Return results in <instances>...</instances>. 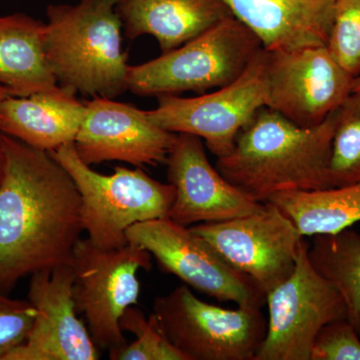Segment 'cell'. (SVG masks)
Wrapping results in <instances>:
<instances>
[{
	"instance_id": "603a6c76",
	"label": "cell",
	"mask_w": 360,
	"mask_h": 360,
	"mask_svg": "<svg viewBox=\"0 0 360 360\" xmlns=\"http://www.w3.org/2000/svg\"><path fill=\"white\" fill-rule=\"evenodd\" d=\"M123 331L135 335L134 341L108 352L112 360H186L168 340L155 315L148 319L139 307L132 305L120 319Z\"/></svg>"
},
{
	"instance_id": "9c48e42d",
	"label": "cell",
	"mask_w": 360,
	"mask_h": 360,
	"mask_svg": "<svg viewBox=\"0 0 360 360\" xmlns=\"http://www.w3.org/2000/svg\"><path fill=\"white\" fill-rule=\"evenodd\" d=\"M264 56L262 49L236 80L214 91L158 97L149 118L167 131L200 137L217 158L229 155L241 130L266 106Z\"/></svg>"
},
{
	"instance_id": "30bf717a",
	"label": "cell",
	"mask_w": 360,
	"mask_h": 360,
	"mask_svg": "<svg viewBox=\"0 0 360 360\" xmlns=\"http://www.w3.org/2000/svg\"><path fill=\"white\" fill-rule=\"evenodd\" d=\"M264 51L266 108L298 127L321 124L352 94L354 77L326 45Z\"/></svg>"
},
{
	"instance_id": "d6986e66",
	"label": "cell",
	"mask_w": 360,
	"mask_h": 360,
	"mask_svg": "<svg viewBox=\"0 0 360 360\" xmlns=\"http://www.w3.org/2000/svg\"><path fill=\"white\" fill-rule=\"evenodd\" d=\"M46 23L25 13L0 16V86L28 96L58 86L44 51Z\"/></svg>"
},
{
	"instance_id": "ac0fdd59",
	"label": "cell",
	"mask_w": 360,
	"mask_h": 360,
	"mask_svg": "<svg viewBox=\"0 0 360 360\" xmlns=\"http://www.w3.org/2000/svg\"><path fill=\"white\" fill-rule=\"evenodd\" d=\"M85 110V103L59 85L32 96H8L0 104V129L27 146L51 153L75 142Z\"/></svg>"
},
{
	"instance_id": "8fae6325",
	"label": "cell",
	"mask_w": 360,
	"mask_h": 360,
	"mask_svg": "<svg viewBox=\"0 0 360 360\" xmlns=\"http://www.w3.org/2000/svg\"><path fill=\"white\" fill-rule=\"evenodd\" d=\"M127 241L141 246L167 274L219 302L262 307L265 295L250 278L234 269L191 227L168 217L132 225Z\"/></svg>"
},
{
	"instance_id": "8992f818",
	"label": "cell",
	"mask_w": 360,
	"mask_h": 360,
	"mask_svg": "<svg viewBox=\"0 0 360 360\" xmlns=\"http://www.w3.org/2000/svg\"><path fill=\"white\" fill-rule=\"evenodd\" d=\"M153 314L186 360H255L266 335L262 307L224 309L200 300L186 284L156 297Z\"/></svg>"
},
{
	"instance_id": "ffe728a7",
	"label": "cell",
	"mask_w": 360,
	"mask_h": 360,
	"mask_svg": "<svg viewBox=\"0 0 360 360\" xmlns=\"http://www.w3.org/2000/svg\"><path fill=\"white\" fill-rule=\"evenodd\" d=\"M266 202L290 217L302 238L335 234L360 222V181L317 191H285Z\"/></svg>"
},
{
	"instance_id": "ba28073f",
	"label": "cell",
	"mask_w": 360,
	"mask_h": 360,
	"mask_svg": "<svg viewBox=\"0 0 360 360\" xmlns=\"http://www.w3.org/2000/svg\"><path fill=\"white\" fill-rule=\"evenodd\" d=\"M302 239L292 274L265 296L266 335L255 360H310L321 329L347 319L342 298L314 269Z\"/></svg>"
},
{
	"instance_id": "5b68a950",
	"label": "cell",
	"mask_w": 360,
	"mask_h": 360,
	"mask_svg": "<svg viewBox=\"0 0 360 360\" xmlns=\"http://www.w3.org/2000/svg\"><path fill=\"white\" fill-rule=\"evenodd\" d=\"M264 49L234 16L142 65L129 66L127 90L142 96L205 94L231 84Z\"/></svg>"
},
{
	"instance_id": "83f0119b",
	"label": "cell",
	"mask_w": 360,
	"mask_h": 360,
	"mask_svg": "<svg viewBox=\"0 0 360 360\" xmlns=\"http://www.w3.org/2000/svg\"><path fill=\"white\" fill-rule=\"evenodd\" d=\"M352 92H357V94H360V77L355 78Z\"/></svg>"
},
{
	"instance_id": "2e32d148",
	"label": "cell",
	"mask_w": 360,
	"mask_h": 360,
	"mask_svg": "<svg viewBox=\"0 0 360 360\" xmlns=\"http://www.w3.org/2000/svg\"><path fill=\"white\" fill-rule=\"evenodd\" d=\"M266 51L326 45L336 0H224Z\"/></svg>"
},
{
	"instance_id": "44dd1931",
	"label": "cell",
	"mask_w": 360,
	"mask_h": 360,
	"mask_svg": "<svg viewBox=\"0 0 360 360\" xmlns=\"http://www.w3.org/2000/svg\"><path fill=\"white\" fill-rule=\"evenodd\" d=\"M312 238L310 262L340 292L347 319L360 336V233L347 229Z\"/></svg>"
},
{
	"instance_id": "277c9868",
	"label": "cell",
	"mask_w": 360,
	"mask_h": 360,
	"mask_svg": "<svg viewBox=\"0 0 360 360\" xmlns=\"http://www.w3.org/2000/svg\"><path fill=\"white\" fill-rule=\"evenodd\" d=\"M51 155L65 168L82 198V221L90 241L103 250L129 243L132 225L165 219L175 198L172 184H162L141 168L117 167L110 175L98 174L77 155L75 142Z\"/></svg>"
},
{
	"instance_id": "7c38bea8",
	"label": "cell",
	"mask_w": 360,
	"mask_h": 360,
	"mask_svg": "<svg viewBox=\"0 0 360 360\" xmlns=\"http://www.w3.org/2000/svg\"><path fill=\"white\" fill-rule=\"evenodd\" d=\"M191 229L227 264L250 277L265 296L292 274L304 238L292 220L271 202L245 217Z\"/></svg>"
},
{
	"instance_id": "3957f363",
	"label": "cell",
	"mask_w": 360,
	"mask_h": 360,
	"mask_svg": "<svg viewBox=\"0 0 360 360\" xmlns=\"http://www.w3.org/2000/svg\"><path fill=\"white\" fill-rule=\"evenodd\" d=\"M118 0H80L46 9L44 51L59 86L73 94L115 98L127 90Z\"/></svg>"
},
{
	"instance_id": "4316f807",
	"label": "cell",
	"mask_w": 360,
	"mask_h": 360,
	"mask_svg": "<svg viewBox=\"0 0 360 360\" xmlns=\"http://www.w3.org/2000/svg\"><path fill=\"white\" fill-rule=\"evenodd\" d=\"M8 96L9 94L7 92V90L4 89V87L0 86V104H1L2 101ZM4 132H2L1 129H0V184H1L2 179H4V167H6V155H4Z\"/></svg>"
},
{
	"instance_id": "5bb4252c",
	"label": "cell",
	"mask_w": 360,
	"mask_h": 360,
	"mask_svg": "<svg viewBox=\"0 0 360 360\" xmlns=\"http://www.w3.org/2000/svg\"><path fill=\"white\" fill-rule=\"evenodd\" d=\"M75 146L87 165L122 161L136 167L165 163L176 134L161 129L148 111L106 97H94Z\"/></svg>"
},
{
	"instance_id": "cb8c5ba5",
	"label": "cell",
	"mask_w": 360,
	"mask_h": 360,
	"mask_svg": "<svg viewBox=\"0 0 360 360\" xmlns=\"http://www.w3.org/2000/svg\"><path fill=\"white\" fill-rule=\"evenodd\" d=\"M326 46L354 79L360 77V0H336Z\"/></svg>"
},
{
	"instance_id": "6da1fadb",
	"label": "cell",
	"mask_w": 360,
	"mask_h": 360,
	"mask_svg": "<svg viewBox=\"0 0 360 360\" xmlns=\"http://www.w3.org/2000/svg\"><path fill=\"white\" fill-rule=\"evenodd\" d=\"M0 184V290L23 277L71 264L84 231L82 198L65 168L47 151L4 135Z\"/></svg>"
},
{
	"instance_id": "4fadbf2b",
	"label": "cell",
	"mask_w": 360,
	"mask_h": 360,
	"mask_svg": "<svg viewBox=\"0 0 360 360\" xmlns=\"http://www.w3.org/2000/svg\"><path fill=\"white\" fill-rule=\"evenodd\" d=\"M165 163L175 189L168 219L184 225L210 224L259 212L265 202L231 184L206 155L202 139L177 134Z\"/></svg>"
},
{
	"instance_id": "d4e9b609",
	"label": "cell",
	"mask_w": 360,
	"mask_h": 360,
	"mask_svg": "<svg viewBox=\"0 0 360 360\" xmlns=\"http://www.w3.org/2000/svg\"><path fill=\"white\" fill-rule=\"evenodd\" d=\"M35 316L30 300H13L0 290V360L25 342Z\"/></svg>"
},
{
	"instance_id": "7a4b0ae2",
	"label": "cell",
	"mask_w": 360,
	"mask_h": 360,
	"mask_svg": "<svg viewBox=\"0 0 360 360\" xmlns=\"http://www.w3.org/2000/svg\"><path fill=\"white\" fill-rule=\"evenodd\" d=\"M335 122L336 111L321 124L298 127L264 106L241 130L231 153L217 158L215 167L259 202L285 191L328 188Z\"/></svg>"
},
{
	"instance_id": "7402d4cb",
	"label": "cell",
	"mask_w": 360,
	"mask_h": 360,
	"mask_svg": "<svg viewBox=\"0 0 360 360\" xmlns=\"http://www.w3.org/2000/svg\"><path fill=\"white\" fill-rule=\"evenodd\" d=\"M328 180L330 187L360 181V94L352 92L336 110Z\"/></svg>"
},
{
	"instance_id": "52a82bcc",
	"label": "cell",
	"mask_w": 360,
	"mask_h": 360,
	"mask_svg": "<svg viewBox=\"0 0 360 360\" xmlns=\"http://www.w3.org/2000/svg\"><path fill=\"white\" fill-rule=\"evenodd\" d=\"M71 266L75 309L84 315L96 347L110 352L127 345L120 319L139 302L141 284L137 274L141 269H150V253L130 243L103 250L89 238H80Z\"/></svg>"
},
{
	"instance_id": "e0dca14e",
	"label": "cell",
	"mask_w": 360,
	"mask_h": 360,
	"mask_svg": "<svg viewBox=\"0 0 360 360\" xmlns=\"http://www.w3.org/2000/svg\"><path fill=\"white\" fill-rule=\"evenodd\" d=\"M116 11L127 39L151 35L162 53L233 16L224 0H118Z\"/></svg>"
},
{
	"instance_id": "484cf974",
	"label": "cell",
	"mask_w": 360,
	"mask_h": 360,
	"mask_svg": "<svg viewBox=\"0 0 360 360\" xmlns=\"http://www.w3.org/2000/svg\"><path fill=\"white\" fill-rule=\"evenodd\" d=\"M310 360H360V336L347 319L326 324L315 338Z\"/></svg>"
},
{
	"instance_id": "9a60e30c",
	"label": "cell",
	"mask_w": 360,
	"mask_h": 360,
	"mask_svg": "<svg viewBox=\"0 0 360 360\" xmlns=\"http://www.w3.org/2000/svg\"><path fill=\"white\" fill-rule=\"evenodd\" d=\"M71 264L32 274L28 300L37 316L25 342L6 360H97L99 352L87 326L78 319Z\"/></svg>"
}]
</instances>
